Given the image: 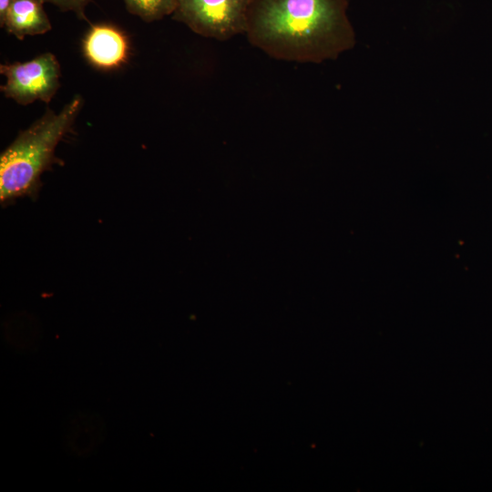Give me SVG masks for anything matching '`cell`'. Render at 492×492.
Masks as SVG:
<instances>
[{
	"instance_id": "cell-1",
	"label": "cell",
	"mask_w": 492,
	"mask_h": 492,
	"mask_svg": "<svg viewBox=\"0 0 492 492\" xmlns=\"http://www.w3.org/2000/svg\"><path fill=\"white\" fill-rule=\"evenodd\" d=\"M347 10V0H251L245 34L275 59L333 60L356 42Z\"/></svg>"
},
{
	"instance_id": "cell-2",
	"label": "cell",
	"mask_w": 492,
	"mask_h": 492,
	"mask_svg": "<svg viewBox=\"0 0 492 492\" xmlns=\"http://www.w3.org/2000/svg\"><path fill=\"white\" fill-rule=\"evenodd\" d=\"M83 106L75 96L58 113L47 108L29 128L20 131L0 157V200L9 203L24 196L35 197L42 173L56 162L55 150L71 130Z\"/></svg>"
},
{
	"instance_id": "cell-3",
	"label": "cell",
	"mask_w": 492,
	"mask_h": 492,
	"mask_svg": "<svg viewBox=\"0 0 492 492\" xmlns=\"http://www.w3.org/2000/svg\"><path fill=\"white\" fill-rule=\"evenodd\" d=\"M251 0H179L172 18L204 37L228 40L245 34Z\"/></svg>"
},
{
	"instance_id": "cell-4",
	"label": "cell",
	"mask_w": 492,
	"mask_h": 492,
	"mask_svg": "<svg viewBox=\"0 0 492 492\" xmlns=\"http://www.w3.org/2000/svg\"><path fill=\"white\" fill-rule=\"evenodd\" d=\"M0 73L6 77L1 91L24 106L36 100L48 103L60 86L59 63L56 56L48 52L26 62L2 64Z\"/></svg>"
},
{
	"instance_id": "cell-5",
	"label": "cell",
	"mask_w": 492,
	"mask_h": 492,
	"mask_svg": "<svg viewBox=\"0 0 492 492\" xmlns=\"http://www.w3.org/2000/svg\"><path fill=\"white\" fill-rule=\"evenodd\" d=\"M83 52L94 67L114 69L127 61L128 42L126 35L116 26L94 25L85 36Z\"/></svg>"
},
{
	"instance_id": "cell-6",
	"label": "cell",
	"mask_w": 492,
	"mask_h": 492,
	"mask_svg": "<svg viewBox=\"0 0 492 492\" xmlns=\"http://www.w3.org/2000/svg\"><path fill=\"white\" fill-rule=\"evenodd\" d=\"M107 436L102 416L90 410L71 414L64 425L63 444L67 453L78 457L93 455Z\"/></svg>"
},
{
	"instance_id": "cell-7",
	"label": "cell",
	"mask_w": 492,
	"mask_h": 492,
	"mask_svg": "<svg viewBox=\"0 0 492 492\" xmlns=\"http://www.w3.org/2000/svg\"><path fill=\"white\" fill-rule=\"evenodd\" d=\"M43 0H15L2 27L19 40L26 36L42 35L51 29Z\"/></svg>"
},
{
	"instance_id": "cell-8",
	"label": "cell",
	"mask_w": 492,
	"mask_h": 492,
	"mask_svg": "<svg viewBox=\"0 0 492 492\" xmlns=\"http://www.w3.org/2000/svg\"><path fill=\"white\" fill-rule=\"evenodd\" d=\"M128 11L146 22L159 20L174 13L179 0H124Z\"/></svg>"
},
{
	"instance_id": "cell-9",
	"label": "cell",
	"mask_w": 492,
	"mask_h": 492,
	"mask_svg": "<svg viewBox=\"0 0 492 492\" xmlns=\"http://www.w3.org/2000/svg\"><path fill=\"white\" fill-rule=\"evenodd\" d=\"M56 5L61 11H72L78 18L87 20L85 8L91 0H43Z\"/></svg>"
},
{
	"instance_id": "cell-10",
	"label": "cell",
	"mask_w": 492,
	"mask_h": 492,
	"mask_svg": "<svg viewBox=\"0 0 492 492\" xmlns=\"http://www.w3.org/2000/svg\"><path fill=\"white\" fill-rule=\"evenodd\" d=\"M15 0H0V25L4 24L5 15Z\"/></svg>"
}]
</instances>
